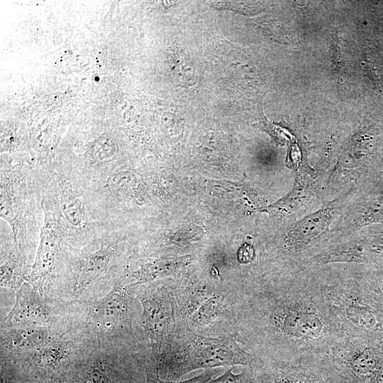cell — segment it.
<instances>
[{"mask_svg": "<svg viewBox=\"0 0 383 383\" xmlns=\"http://www.w3.org/2000/svg\"><path fill=\"white\" fill-rule=\"evenodd\" d=\"M301 272L243 293V337L262 360L322 358L345 337L313 275Z\"/></svg>", "mask_w": 383, "mask_h": 383, "instance_id": "6da1fadb", "label": "cell"}, {"mask_svg": "<svg viewBox=\"0 0 383 383\" xmlns=\"http://www.w3.org/2000/svg\"><path fill=\"white\" fill-rule=\"evenodd\" d=\"M313 269L318 273L313 277L318 288L344 335L383 340V292L377 277L359 270L331 274L323 270V274Z\"/></svg>", "mask_w": 383, "mask_h": 383, "instance_id": "7a4b0ae2", "label": "cell"}, {"mask_svg": "<svg viewBox=\"0 0 383 383\" xmlns=\"http://www.w3.org/2000/svg\"><path fill=\"white\" fill-rule=\"evenodd\" d=\"M261 362L233 338L201 335L188 323H177L170 342L153 364L162 379L174 381L196 370L234 365L253 367Z\"/></svg>", "mask_w": 383, "mask_h": 383, "instance_id": "3957f363", "label": "cell"}, {"mask_svg": "<svg viewBox=\"0 0 383 383\" xmlns=\"http://www.w3.org/2000/svg\"><path fill=\"white\" fill-rule=\"evenodd\" d=\"M325 358L332 370L352 383H372L383 364V340L345 336Z\"/></svg>", "mask_w": 383, "mask_h": 383, "instance_id": "277c9868", "label": "cell"}, {"mask_svg": "<svg viewBox=\"0 0 383 383\" xmlns=\"http://www.w3.org/2000/svg\"><path fill=\"white\" fill-rule=\"evenodd\" d=\"M383 263V233L361 235L327 246L297 262L302 269L332 264Z\"/></svg>", "mask_w": 383, "mask_h": 383, "instance_id": "5b68a950", "label": "cell"}, {"mask_svg": "<svg viewBox=\"0 0 383 383\" xmlns=\"http://www.w3.org/2000/svg\"><path fill=\"white\" fill-rule=\"evenodd\" d=\"M250 368L254 383H328L333 372L325 357L262 360Z\"/></svg>", "mask_w": 383, "mask_h": 383, "instance_id": "8992f818", "label": "cell"}, {"mask_svg": "<svg viewBox=\"0 0 383 383\" xmlns=\"http://www.w3.org/2000/svg\"><path fill=\"white\" fill-rule=\"evenodd\" d=\"M143 308V326L149 337L155 358L170 342L177 322L170 293L162 290L149 292L140 299Z\"/></svg>", "mask_w": 383, "mask_h": 383, "instance_id": "52a82bcc", "label": "cell"}, {"mask_svg": "<svg viewBox=\"0 0 383 383\" xmlns=\"http://www.w3.org/2000/svg\"><path fill=\"white\" fill-rule=\"evenodd\" d=\"M335 209V204H330L294 223L280 245L281 252L294 256L313 248L328 229Z\"/></svg>", "mask_w": 383, "mask_h": 383, "instance_id": "ba28073f", "label": "cell"}, {"mask_svg": "<svg viewBox=\"0 0 383 383\" xmlns=\"http://www.w3.org/2000/svg\"><path fill=\"white\" fill-rule=\"evenodd\" d=\"M44 209L45 218L35 261L28 281L35 287L42 288L54 268L57 249V222L55 214Z\"/></svg>", "mask_w": 383, "mask_h": 383, "instance_id": "9c48e42d", "label": "cell"}, {"mask_svg": "<svg viewBox=\"0 0 383 383\" xmlns=\"http://www.w3.org/2000/svg\"><path fill=\"white\" fill-rule=\"evenodd\" d=\"M48 309L28 285L19 289L13 308L7 316V322L13 326L43 325L48 323Z\"/></svg>", "mask_w": 383, "mask_h": 383, "instance_id": "30bf717a", "label": "cell"}, {"mask_svg": "<svg viewBox=\"0 0 383 383\" xmlns=\"http://www.w3.org/2000/svg\"><path fill=\"white\" fill-rule=\"evenodd\" d=\"M112 254L111 246L103 245L83 261L76 281L77 292L86 289L105 272Z\"/></svg>", "mask_w": 383, "mask_h": 383, "instance_id": "8fae6325", "label": "cell"}, {"mask_svg": "<svg viewBox=\"0 0 383 383\" xmlns=\"http://www.w3.org/2000/svg\"><path fill=\"white\" fill-rule=\"evenodd\" d=\"M60 205L67 221L72 226L80 227L84 222L83 201L72 184L66 179L59 182Z\"/></svg>", "mask_w": 383, "mask_h": 383, "instance_id": "7c38bea8", "label": "cell"}, {"mask_svg": "<svg viewBox=\"0 0 383 383\" xmlns=\"http://www.w3.org/2000/svg\"><path fill=\"white\" fill-rule=\"evenodd\" d=\"M127 308L126 295L119 292H113L96 305L93 311V317L99 325L109 326L125 315Z\"/></svg>", "mask_w": 383, "mask_h": 383, "instance_id": "4fadbf2b", "label": "cell"}, {"mask_svg": "<svg viewBox=\"0 0 383 383\" xmlns=\"http://www.w3.org/2000/svg\"><path fill=\"white\" fill-rule=\"evenodd\" d=\"M225 298L219 293H214L206 300L187 319L189 326L194 328L206 326L218 320L225 313Z\"/></svg>", "mask_w": 383, "mask_h": 383, "instance_id": "5bb4252c", "label": "cell"}, {"mask_svg": "<svg viewBox=\"0 0 383 383\" xmlns=\"http://www.w3.org/2000/svg\"><path fill=\"white\" fill-rule=\"evenodd\" d=\"M383 223V195L361 205L353 214L352 224L355 227Z\"/></svg>", "mask_w": 383, "mask_h": 383, "instance_id": "9a60e30c", "label": "cell"}, {"mask_svg": "<svg viewBox=\"0 0 383 383\" xmlns=\"http://www.w3.org/2000/svg\"><path fill=\"white\" fill-rule=\"evenodd\" d=\"M0 211L1 217L8 223L16 235V212L13 187L10 181L5 177H1Z\"/></svg>", "mask_w": 383, "mask_h": 383, "instance_id": "2e32d148", "label": "cell"}, {"mask_svg": "<svg viewBox=\"0 0 383 383\" xmlns=\"http://www.w3.org/2000/svg\"><path fill=\"white\" fill-rule=\"evenodd\" d=\"M47 333L31 329H22L14 331L11 335V342L13 346L18 348H33L47 343Z\"/></svg>", "mask_w": 383, "mask_h": 383, "instance_id": "e0dca14e", "label": "cell"}, {"mask_svg": "<svg viewBox=\"0 0 383 383\" xmlns=\"http://www.w3.org/2000/svg\"><path fill=\"white\" fill-rule=\"evenodd\" d=\"M145 383H208L213 377V371L206 370L199 375L184 381H167L162 379L158 374L155 365L148 364L145 366Z\"/></svg>", "mask_w": 383, "mask_h": 383, "instance_id": "ac0fdd59", "label": "cell"}, {"mask_svg": "<svg viewBox=\"0 0 383 383\" xmlns=\"http://www.w3.org/2000/svg\"><path fill=\"white\" fill-rule=\"evenodd\" d=\"M115 148L111 138L106 136L99 137L91 146L90 157L94 162L106 161L113 156Z\"/></svg>", "mask_w": 383, "mask_h": 383, "instance_id": "d6986e66", "label": "cell"}, {"mask_svg": "<svg viewBox=\"0 0 383 383\" xmlns=\"http://www.w3.org/2000/svg\"><path fill=\"white\" fill-rule=\"evenodd\" d=\"M209 383H254V380L251 368L245 367L240 373H234L233 369H229Z\"/></svg>", "mask_w": 383, "mask_h": 383, "instance_id": "ffe728a7", "label": "cell"}, {"mask_svg": "<svg viewBox=\"0 0 383 383\" xmlns=\"http://www.w3.org/2000/svg\"><path fill=\"white\" fill-rule=\"evenodd\" d=\"M15 270L10 264L1 266V284L4 287H13L15 282Z\"/></svg>", "mask_w": 383, "mask_h": 383, "instance_id": "44dd1931", "label": "cell"}, {"mask_svg": "<svg viewBox=\"0 0 383 383\" xmlns=\"http://www.w3.org/2000/svg\"><path fill=\"white\" fill-rule=\"evenodd\" d=\"M255 255L254 248L248 243H244L238 251L237 258L240 263L248 264L254 260Z\"/></svg>", "mask_w": 383, "mask_h": 383, "instance_id": "7402d4cb", "label": "cell"}, {"mask_svg": "<svg viewBox=\"0 0 383 383\" xmlns=\"http://www.w3.org/2000/svg\"><path fill=\"white\" fill-rule=\"evenodd\" d=\"M328 383H352L333 371Z\"/></svg>", "mask_w": 383, "mask_h": 383, "instance_id": "603a6c76", "label": "cell"}, {"mask_svg": "<svg viewBox=\"0 0 383 383\" xmlns=\"http://www.w3.org/2000/svg\"><path fill=\"white\" fill-rule=\"evenodd\" d=\"M372 383H383V364L375 375Z\"/></svg>", "mask_w": 383, "mask_h": 383, "instance_id": "cb8c5ba5", "label": "cell"}, {"mask_svg": "<svg viewBox=\"0 0 383 383\" xmlns=\"http://www.w3.org/2000/svg\"><path fill=\"white\" fill-rule=\"evenodd\" d=\"M378 282H379V284L380 285V287L383 292V276H382V277H377Z\"/></svg>", "mask_w": 383, "mask_h": 383, "instance_id": "d4e9b609", "label": "cell"}]
</instances>
